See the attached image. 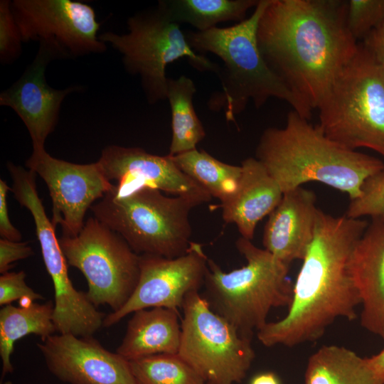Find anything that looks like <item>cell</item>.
Instances as JSON below:
<instances>
[{"label":"cell","mask_w":384,"mask_h":384,"mask_svg":"<svg viewBox=\"0 0 384 384\" xmlns=\"http://www.w3.org/2000/svg\"><path fill=\"white\" fill-rule=\"evenodd\" d=\"M347 7L343 0H270L259 21L264 60L311 111L357 50Z\"/></svg>","instance_id":"1"},{"label":"cell","mask_w":384,"mask_h":384,"mask_svg":"<svg viewBox=\"0 0 384 384\" xmlns=\"http://www.w3.org/2000/svg\"><path fill=\"white\" fill-rule=\"evenodd\" d=\"M368 223L319 209L314 238L293 285L287 314L257 331L267 347H288L319 338L337 318H356L361 304L350 274L351 253Z\"/></svg>","instance_id":"2"},{"label":"cell","mask_w":384,"mask_h":384,"mask_svg":"<svg viewBox=\"0 0 384 384\" xmlns=\"http://www.w3.org/2000/svg\"><path fill=\"white\" fill-rule=\"evenodd\" d=\"M255 154L283 193L316 181L353 200L368 178L384 170L380 159L332 141L294 110L284 127L263 132Z\"/></svg>","instance_id":"3"},{"label":"cell","mask_w":384,"mask_h":384,"mask_svg":"<svg viewBox=\"0 0 384 384\" xmlns=\"http://www.w3.org/2000/svg\"><path fill=\"white\" fill-rule=\"evenodd\" d=\"M269 1L260 0L249 18L230 27L185 33L193 50L213 53L223 63L218 73L221 90L210 96L208 107L223 110L228 121L235 122L250 100L260 108L271 97L285 101L302 117L311 118V110L270 70L260 53L257 31Z\"/></svg>","instance_id":"4"},{"label":"cell","mask_w":384,"mask_h":384,"mask_svg":"<svg viewBox=\"0 0 384 384\" xmlns=\"http://www.w3.org/2000/svg\"><path fill=\"white\" fill-rule=\"evenodd\" d=\"M235 245L247 264L225 272L208 258L202 297L214 312L252 340L254 331L267 323L272 308L289 306L294 284L288 278L290 265L242 237Z\"/></svg>","instance_id":"5"},{"label":"cell","mask_w":384,"mask_h":384,"mask_svg":"<svg viewBox=\"0 0 384 384\" xmlns=\"http://www.w3.org/2000/svg\"><path fill=\"white\" fill-rule=\"evenodd\" d=\"M202 203L146 188L119 198L109 192L90 208L95 218L119 234L137 254L174 258L188 251L192 242L189 214Z\"/></svg>","instance_id":"6"},{"label":"cell","mask_w":384,"mask_h":384,"mask_svg":"<svg viewBox=\"0 0 384 384\" xmlns=\"http://www.w3.org/2000/svg\"><path fill=\"white\" fill-rule=\"evenodd\" d=\"M318 110V126L330 139L384 158V70L361 42Z\"/></svg>","instance_id":"7"},{"label":"cell","mask_w":384,"mask_h":384,"mask_svg":"<svg viewBox=\"0 0 384 384\" xmlns=\"http://www.w3.org/2000/svg\"><path fill=\"white\" fill-rule=\"evenodd\" d=\"M127 28V33L107 31L99 35V38L122 55L127 73L140 77L149 104L166 100V68L178 59L186 58L199 71L217 75L220 71L218 64L192 49L185 33L172 20L162 0L156 6L130 16Z\"/></svg>","instance_id":"8"},{"label":"cell","mask_w":384,"mask_h":384,"mask_svg":"<svg viewBox=\"0 0 384 384\" xmlns=\"http://www.w3.org/2000/svg\"><path fill=\"white\" fill-rule=\"evenodd\" d=\"M59 243L69 265L85 277L89 300L96 306L121 309L133 294L140 274V255L117 233L90 217L75 236Z\"/></svg>","instance_id":"9"},{"label":"cell","mask_w":384,"mask_h":384,"mask_svg":"<svg viewBox=\"0 0 384 384\" xmlns=\"http://www.w3.org/2000/svg\"><path fill=\"white\" fill-rule=\"evenodd\" d=\"M182 309L177 354L206 382L240 383L255 356L252 340L214 312L198 291L187 294Z\"/></svg>","instance_id":"10"},{"label":"cell","mask_w":384,"mask_h":384,"mask_svg":"<svg viewBox=\"0 0 384 384\" xmlns=\"http://www.w3.org/2000/svg\"><path fill=\"white\" fill-rule=\"evenodd\" d=\"M11 9L23 43L38 41L53 60L101 53L107 46L90 5L71 0H14Z\"/></svg>","instance_id":"11"},{"label":"cell","mask_w":384,"mask_h":384,"mask_svg":"<svg viewBox=\"0 0 384 384\" xmlns=\"http://www.w3.org/2000/svg\"><path fill=\"white\" fill-rule=\"evenodd\" d=\"M208 260L201 245L195 242L186 253L174 258L141 255L140 274L133 294L121 309L106 315L103 326H112L140 309H182L187 294L203 286Z\"/></svg>","instance_id":"12"},{"label":"cell","mask_w":384,"mask_h":384,"mask_svg":"<svg viewBox=\"0 0 384 384\" xmlns=\"http://www.w3.org/2000/svg\"><path fill=\"white\" fill-rule=\"evenodd\" d=\"M26 166L46 182L53 204L51 222L65 235H78L87 210L114 188L97 161L68 162L53 157L45 148L33 149Z\"/></svg>","instance_id":"13"},{"label":"cell","mask_w":384,"mask_h":384,"mask_svg":"<svg viewBox=\"0 0 384 384\" xmlns=\"http://www.w3.org/2000/svg\"><path fill=\"white\" fill-rule=\"evenodd\" d=\"M97 162L105 177L110 182L117 181L110 192L117 198L146 188L193 198L203 203L212 198L181 171L169 154L159 156L139 147L110 145L102 150Z\"/></svg>","instance_id":"14"},{"label":"cell","mask_w":384,"mask_h":384,"mask_svg":"<svg viewBox=\"0 0 384 384\" xmlns=\"http://www.w3.org/2000/svg\"><path fill=\"white\" fill-rule=\"evenodd\" d=\"M48 370L70 384H137L129 361L92 336L51 335L37 343Z\"/></svg>","instance_id":"15"},{"label":"cell","mask_w":384,"mask_h":384,"mask_svg":"<svg viewBox=\"0 0 384 384\" xmlns=\"http://www.w3.org/2000/svg\"><path fill=\"white\" fill-rule=\"evenodd\" d=\"M53 60L43 48L21 76L0 94V105L11 108L26 127L33 149L44 148L48 136L55 129L60 107L67 95L81 89L70 86L57 90L46 79V70Z\"/></svg>","instance_id":"16"},{"label":"cell","mask_w":384,"mask_h":384,"mask_svg":"<svg viewBox=\"0 0 384 384\" xmlns=\"http://www.w3.org/2000/svg\"><path fill=\"white\" fill-rule=\"evenodd\" d=\"M316 201L314 192L302 186L284 193L265 224V249L289 265L302 260L314 238L319 209Z\"/></svg>","instance_id":"17"},{"label":"cell","mask_w":384,"mask_h":384,"mask_svg":"<svg viewBox=\"0 0 384 384\" xmlns=\"http://www.w3.org/2000/svg\"><path fill=\"white\" fill-rule=\"evenodd\" d=\"M371 219L354 246L348 269L361 299V325L384 339V214Z\"/></svg>","instance_id":"18"},{"label":"cell","mask_w":384,"mask_h":384,"mask_svg":"<svg viewBox=\"0 0 384 384\" xmlns=\"http://www.w3.org/2000/svg\"><path fill=\"white\" fill-rule=\"evenodd\" d=\"M241 167L238 188L233 197L221 203L222 213L225 222L237 226L241 237L251 240L258 222L277 207L283 193L255 157L245 159Z\"/></svg>","instance_id":"19"},{"label":"cell","mask_w":384,"mask_h":384,"mask_svg":"<svg viewBox=\"0 0 384 384\" xmlns=\"http://www.w3.org/2000/svg\"><path fill=\"white\" fill-rule=\"evenodd\" d=\"M181 325L178 310L154 307L133 312L116 352L128 361L158 354H177Z\"/></svg>","instance_id":"20"},{"label":"cell","mask_w":384,"mask_h":384,"mask_svg":"<svg viewBox=\"0 0 384 384\" xmlns=\"http://www.w3.org/2000/svg\"><path fill=\"white\" fill-rule=\"evenodd\" d=\"M54 303L30 302L19 306L7 304L0 310V356L1 379L14 371L11 355L14 343L20 338L34 334L44 340L56 331L53 323Z\"/></svg>","instance_id":"21"},{"label":"cell","mask_w":384,"mask_h":384,"mask_svg":"<svg viewBox=\"0 0 384 384\" xmlns=\"http://www.w3.org/2000/svg\"><path fill=\"white\" fill-rule=\"evenodd\" d=\"M304 384H383L367 358L336 345L323 346L309 358Z\"/></svg>","instance_id":"22"},{"label":"cell","mask_w":384,"mask_h":384,"mask_svg":"<svg viewBox=\"0 0 384 384\" xmlns=\"http://www.w3.org/2000/svg\"><path fill=\"white\" fill-rule=\"evenodd\" d=\"M196 87L193 81L186 75L168 78L166 100L171 112L172 137L170 156L196 149L205 136L204 127L193 107Z\"/></svg>","instance_id":"23"},{"label":"cell","mask_w":384,"mask_h":384,"mask_svg":"<svg viewBox=\"0 0 384 384\" xmlns=\"http://www.w3.org/2000/svg\"><path fill=\"white\" fill-rule=\"evenodd\" d=\"M171 156L181 171L221 203L237 191L242 176L241 166L220 161L203 149H196Z\"/></svg>","instance_id":"24"},{"label":"cell","mask_w":384,"mask_h":384,"mask_svg":"<svg viewBox=\"0 0 384 384\" xmlns=\"http://www.w3.org/2000/svg\"><path fill=\"white\" fill-rule=\"evenodd\" d=\"M260 0H162L172 20L206 31L221 22L244 21Z\"/></svg>","instance_id":"25"},{"label":"cell","mask_w":384,"mask_h":384,"mask_svg":"<svg viewBox=\"0 0 384 384\" xmlns=\"http://www.w3.org/2000/svg\"><path fill=\"white\" fill-rule=\"evenodd\" d=\"M137 384H205L178 354H158L129 361Z\"/></svg>","instance_id":"26"},{"label":"cell","mask_w":384,"mask_h":384,"mask_svg":"<svg viewBox=\"0 0 384 384\" xmlns=\"http://www.w3.org/2000/svg\"><path fill=\"white\" fill-rule=\"evenodd\" d=\"M384 21V0H349L347 25L356 41L366 36Z\"/></svg>","instance_id":"27"},{"label":"cell","mask_w":384,"mask_h":384,"mask_svg":"<svg viewBox=\"0 0 384 384\" xmlns=\"http://www.w3.org/2000/svg\"><path fill=\"white\" fill-rule=\"evenodd\" d=\"M384 214V170L368 178L359 197L351 200L346 216L351 218H372Z\"/></svg>","instance_id":"28"},{"label":"cell","mask_w":384,"mask_h":384,"mask_svg":"<svg viewBox=\"0 0 384 384\" xmlns=\"http://www.w3.org/2000/svg\"><path fill=\"white\" fill-rule=\"evenodd\" d=\"M23 40L11 9V1H0V60L11 64L22 52Z\"/></svg>","instance_id":"29"},{"label":"cell","mask_w":384,"mask_h":384,"mask_svg":"<svg viewBox=\"0 0 384 384\" xmlns=\"http://www.w3.org/2000/svg\"><path fill=\"white\" fill-rule=\"evenodd\" d=\"M26 274L23 271L7 272L0 277V305L10 304L20 299V305L44 299L43 296L28 287L25 281Z\"/></svg>","instance_id":"30"},{"label":"cell","mask_w":384,"mask_h":384,"mask_svg":"<svg viewBox=\"0 0 384 384\" xmlns=\"http://www.w3.org/2000/svg\"><path fill=\"white\" fill-rule=\"evenodd\" d=\"M33 255L27 242H16L6 239L0 240V272H9L12 264Z\"/></svg>","instance_id":"31"},{"label":"cell","mask_w":384,"mask_h":384,"mask_svg":"<svg viewBox=\"0 0 384 384\" xmlns=\"http://www.w3.org/2000/svg\"><path fill=\"white\" fill-rule=\"evenodd\" d=\"M11 188L0 180V235L1 238L19 242L21 233L12 225L9 217L6 196Z\"/></svg>","instance_id":"32"},{"label":"cell","mask_w":384,"mask_h":384,"mask_svg":"<svg viewBox=\"0 0 384 384\" xmlns=\"http://www.w3.org/2000/svg\"><path fill=\"white\" fill-rule=\"evenodd\" d=\"M380 65L384 64V21L361 42Z\"/></svg>","instance_id":"33"},{"label":"cell","mask_w":384,"mask_h":384,"mask_svg":"<svg viewBox=\"0 0 384 384\" xmlns=\"http://www.w3.org/2000/svg\"><path fill=\"white\" fill-rule=\"evenodd\" d=\"M367 360L375 375L384 384V347L375 355L367 358Z\"/></svg>","instance_id":"34"},{"label":"cell","mask_w":384,"mask_h":384,"mask_svg":"<svg viewBox=\"0 0 384 384\" xmlns=\"http://www.w3.org/2000/svg\"><path fill=\"white\" fill-rule=\"evenodd\" d=\"M250 384H280L278 377L273 373L267 372L256 375Z\"/></svg>","instance_id":"35"},{"label":"cell","mask_w":384,"mask_h":384,"mask_svg":"<svg viewBox=\"0 0 384 384\" xmlns=\"http://www.w3.org/2000/svg\"><path fill=\"white\" fill-rule=\"evenodd\" d=\"M205 384H213L212 383L206 382Z\"/></svg>","instance_id":"36"},{"label":"cell","mask_w":384,"mask_h":384,"mask_svg":"<svg viewBox=\"0 0 384 384\" xmlns=\"http://www.w3.org/2000/svg\"><path fill=\"white\" fill-rule=\"evenodd\" d=\"M380 65L383 67V70H384V64Z\"/></svg>","instance_id":"37"}]
</instances>
